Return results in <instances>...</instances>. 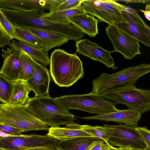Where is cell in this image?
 I'll return each instance as SVG.
<instances>
[{
  "label": "cell",
  "instance_id": "cell-29",
  "mask_svg": "<svg viewBox=\"0 0 150 150\" xmlns=\"http://www.w3.org/2000/svg\"><path fill=\"white\" fill-rule=\"evenodd\" d=\"M0 26L2 27L11 40L15 39V34L14 26L1 10Z\"/></svg>",
  "mask_w": 150,
  "mask_h": 150
},
{
  "label": "cell",
  "instance_id": "cell-6",
  "mask_svg": "<svg viewBox=\"0 0 150 150\" xmlns=\"http://www.w3.org/2000/svg\"><path fill=\"white\" fill-rule=\"evenodd\" d=\"M150 73V63H142L111 74L102 73L92 80L91 92L101 94L114 87L125 85H135L140 78Z\"/></svg>",
  "mask_w": 150,
  "mask_h": 150
},
{
  "label": "cell",
  "instance_id": "cell-14",
  "mask_svg": "<svg viewBox=\"0 0 150 150\" xmlns=\"http://www.w3.org/2000/svg\"><path fill=\"white\" fill-rule=\"evenodd\" d=\"M76 52L79 54L100 62L108 68L114 67V60L111 55L114 51L106 50L96 43L88 39L80 40L76 42Z\"/></svg>",
  "mask_w": 150,
  "mask_h": 150
},
{
  "label": "cell",
  "instance_id": "cell-38",
  "mask_svg": "<svg viewBox=\"0 0 150 150\" xmlns=\"http://www.w3.org/2000/svg\"><path fill=\"white\" fill-rule=\"evenodd\" d=\"M145 11H150V4L146 5L145 7Z\"/></svg>",
  "mask_w": 150,
  "mask_h": 150
},
{
  "label": "cell",
  "instance_id": "cell-28",
  "mask_svg": "<svg viewBox=\"0 0 150 150\" xmlns=\"http://www.w3.org/2000/svg\"><path fill=\"white\" fill-rule=\"evenodd\" d=\"M13 82L0 74V101L4 104L9 102L11 95Z\"/></svg>",
  "mask_w": 150,
  "mask_h": 150
},
{
  "label": "cell",
  "instance_id": "cell-42",
  "mask_svg": "<svg viewBox=\"0 0 150 150\" xmlns=\"http://www.w3.org/2000/svg\"><path fill=\"white\" fill-rule=\"evenodd\" d=\"M0 150H4L1 149H0Z\"/></svg>",
  "mask_w": 150,
  "mask_h": 150
},
{
  "label": "cell",
  "instance_id": "cell-24",
  "mask_svg": "<svg viewBox=\"0 0 150 150\" xmlns=\"http://www.w3.org/2000/svg\"><path fill=\"white\" fill-rule=\"evenodd\" d=\"M85 13L83 7L81 4L71 9L48 13L44 12L42 15L45 18L58 23L69 24H71L68 21L69 18L77 15Z\"/></svg>",
  "mask_w": 150,
  "mask_h": 150
},
{
  "label": "cell",
  "instance_id": "cell-2",
  "mask_svg": "<svg viewBox=\"0 0 150 150\" xmlns=\"http://www.w3.org/2000/svg\"><path fill=\"white\" fill-rule=\"evenodd\" d=\"M50 71L53 81L61 87L71 86L84 76L82 63L76 53L60 48L51 54Z\"/></svg>",
  "mask_w": 150,
  "mask_h": 150
},
{
  "label": "cell",
  "instance_id": "cell-41",
  "mask_svg": "<svg viewBox=\"0 0 150 150\" xmlns=\"http://www.w3.org/2000/svg\"><path fill=\"white\" fill-rule=\"evenodd\" d=\"M119 150H131L129 148H124L120 147L118 148Z\"/></svg>",
  "mask_w": 150,
  "mask_h": 150
},
{
  "label": "cell",
  "instance_id": "cell-17",
  "mask_svg": "<svg viewBox=\"0 0 150 150\" xmlns=\"http://www.w3.org/2000/svg\"><path fill=\"white\" fill-rule=\"evenodd\" d=\"M2 56L4 61L0 74L12 81L19 79L21 67L20 53L13 48L7 47L4 50Z\"/></svg>",
  "mask_w": 150,
  "mask_h": 150
},
{
  "label": "cell",
  "instance_id": "cell-18",
  "mask_svg": "<svg viewBox=\"0 0 150 150\" xmlns=\"http://www.w3.org/2000/svg\"><path fill=\"white\" fill-rule=\"evenodd\" d=\"M98 137L89 136L74 137L59 140L57 150H90L99 141Z\"/></svg>",
  "mask_w": 150,
  "mask_h": 150
},
{
  "label": "cell",
  "instance_id": "cell-30",
  "mask_svg": "<svg viewBox=\"0 0 150 150\" xmlns=\"http://www.w3.org/2000/svg\"><path fill=\"white\" fill-rule=\"evenodd\" d=\"M82 1V0H65L59 6L55 7L52 12L67 10L75 8L81 4Z\"/></svg>",
  "mask_w": 150,
  "mask_h": 150
},
{
  "label": "cell",
  "instance_id": "cell-1",
  "mask_svg": "<svg viewBox=\"0 0 150 150\" xmlns=\"http://www.w3.org/2000/svg\"><path fill=\"white\" fill-rule=\"evenodd\" d=\"M13 26L45 30L65 36L77 42L84 36L82 31L71 23H58L43 17L40 11L26 12L0 8Z\"/></svg>",
  "mask_w": 150,
  "mask_h": 150
},
{
  "label": "cell",
  "instance_id": "cell-31",
  "mask_svg": "<svg viewBox=\"0 0 150 150\" xmlns=\"http://www.w3.org/2000/svg\"><path fill=\"white\" fill-rule=\"evenodd\" d=\"M136 130L147 146L150 149V130L146 126L136 127Z\"/></svg>",
  "mask_w": 150,
  "mask_h": 150
},
{
  "label": "cell",
  "instance_id": "cell-4",
  "mask_svg": "<svg viewBox=\"0 0 150 150\" xmlns=\"http://www.w3.org/2000/svg\"><path fill=\"white\" fill-rule=\"evenodd\" d=\"M54 99L62 108L68 111L76 109L99 115L118 110L113 102L100 94L91 92L86 94L64 95Z\"/></svg>",
  "mask_w": 150,
  "mask_h": 150
},
{
  "label": "cell",
  "instance_id": "cell-33",
  "mask_svg": "<svg viewBox=\"0 0 150 150\" xmlns=\"http://www.w3.org/2000/svg\"><path fill=\"white\" fill-rule=\"evenodd\" d=\"M0 131L10 135H16L25 132L23 130L1 123Z\"/></svg>",
  "mask_w": 150,
  "mask_h": 150
},
{
  "label": "cell",
  "instance_id": "cell-5",
  "mask_svg": "<svg viewBox=\"0 0 150 150\" xmlns=\"http://www.w3.org/2000/svg\"><path fill=\"white\" fill-rule=\"evenodd\" d=\"M100 95L115 105H124L128 109L136 110L142 114L150 110V89L125 85L110 88Z\"/></svg>",
  "mask_w": 150,
  "mask_h": 150
},
{
  "label": "cell",
  "instance_id": "cell-34",
  "mask_svg": "<svg viewBox=\"0 0 150 150\" xmlns=\"http://www.w3.org/2000/svg\"><path fill=\"white\" fill-rule=\"evenodd\" d=\"M112 147L108 142L102 139L98 141L90 150H103Z\"/></svg>",
  "mask_w": 150,
  "mask_h": 150
},
{
  "label": "cell",
  "instance_id": "cell-7",
  "mask_svg": "<svg viewBox=\"0 0 150 150\" xmlns=\"http://www.w3.org/2000/svg\"><path fill=\"white\" fill-rule=\"evenodd\" d=\"M0 123L25 132L48 131L49 128L47 125L30 112L24 105L13 107L1 103Z\"/></svg>",
  "mask_w": 150,
  "mask_h": 150
},
{
  "label": "cell",
  "instance_id": "cell-35",
  "mask_svg": "<svg viewBox=\"0 0 150 150\" xmlns=\"http://www.w3.org/2000/svg\"><path fill=\"white\" fill-rule=\"evenodd\" d=\"M27 150H57L56 149L49 147H39L32 148Z\"/></svg>",
  "mask_w": 150,
  "mask_h": 150
},
{
  "label": "cell",
  "instance_id": "cell-40",
  "mask_svg": "<svg viewBox=\"0 0 150 150\" xmlns=\"http://www.w3.org/2000/svg\"><path fill=\"white\" fill-rule=\"evenodd\" d=\"M103 150H119V149H118V148H117L114 147L113 146L111 148L107 149H104Z\"/></svg>",
  "mask_w": 150,
  "mask_h": 150
},
{
  "label": "cell",
  "instance_id": "cell-8",
  "mask_svg": "<svg viewBox=\"0 0 150 150\" xmlns=\"http://www.w3.org/2000/svg\"><path fill=\"white\" fill-rule=\"evenodd\" d=\"M81 4L85 13L96 17L109 25L116 26L125 21L122 11L129 8L114 0H82Z\"/></svg>",
  "mask_w": 150,
  "mask_h": 150
},
{
  "label": "cell",
  "instance_id": "cell-9",
  "mask_svg": "<svg viewBox=\"0 0 150 150\" xmlns=\"http://www.w3.org/2000/svg\"><path fill=\"white\" fill-rule=\"evenodd\" d=\"M3 133L0 135V149L4 150H27L39 147L57 149L59 141L47 134L10 135Z\"/></svg>",
  "mask_w": 150,
  "mask_h": 150
},
{
  "label": "cell",
  "instance_id": "cell-13",
  "mask_svg": "<svg viewBox=\"0 0 150 150\" xmlns=\"http://www.w3.org/2000/svg\"><path fill=\"white\" fill-rule=\"evenodd\" d=\"M65 0H0V8L24 11H40L46 9L51 12L53 9Z\"/></svg>",
  "mask_w": 150,
  "mask_h": 150
},
{
  "label": "cell",
  "instance_id": "cell-16",
  "mask_svg": "<svg viewBox=\"0 0 150 150\" xmlns=\"http://www.w3.org/2000/svg\"><path fill=\"white\" fill-rule=\"evenodd\" d=\"M35 73L32 77L26 81L34 97L49 95L50 78L48 69L44 65L33 59Z\"/></svg>",
  "mask_w": 150,
  "mask_h": 150
},
{
  "label": "cell",
  "instance_id": "cell-27",
  "mask_svg": "<svg viewBox=\"0 0 150 150\" xmlns=\"http://www.w3.org/2000/svg\"><path fill=\"white\" fill-rule=\"evenodd\" d=\"M20 53L21 67L19 79L26 81L32 77L35 73L33 59L24 52Z\"/></svg>",
  "mask_w": 150,
  "mask_h": 150
},
{
  "label": "cell",
  "instance_id": "cell-3",
  "mask_svg": "<svg viewBox=\"0 0 150 150\" xmlns=\"http://www.w3.org/2000/svg\"><path fill=\"white\" fill-rule=\"evenodd\" d=\"M24 105L30 112L50 127L66 125L76 120L49 95L29 98Z\"/></svg>",
  "mask_w": 150,
  "mask_h": 150
},
{
  "label": "cell",
  "instance_id": "cell-19",
  "mask_svg": "<svg viewBox=\"0 0 150 150\" xmlns=\"http://www.w3.org/2000/svg\"><path fill=\"white\" fill-rule=\"evenodd\" d=\"M47 134L59 141L75 137L91 136L82 129L81 125L74 122L64 127H50Z\"/></svg>",
  "mask_w": 150,
  "mask_h": 150
},
{
  "label": "cell",
  "instance_id": "cell-12",
  "mask_svg": "<svg viewBox=\"0 0 150 150\" xmlns=\"http://www.w3.org/2000/svg\"><path fill=\"white\" fill-rule=\"evenodd\" d=\"M122 13L125 21L117 24L116 26L150 47V39L146 33L143 20L138 12L129 7L127 10L122 11Z\"/></svg>",
  "mask_w": 150,
  "mask_h": 150
},
{
  "label": "cell",
  "instance_id": "cell-39",
  "mask_svg": "<svg viewBox=\"0 0 150 150\" xmlns=\"http://www.w3.org/2000/svg\"><path fill=\"white\" fill-rule=\"evenodd\" d=\"M131 150H150V149L147 147L143 149H136L134 148L130 149Z\"/></svg>",
  "mask_w": 150,
  "mask_h": 150
},
{
  "label": "cell",
  "instance_id": "cell-20",
  "mask_svg": "<svg viewBox=\"0 0 150 150\" xmlns=\"http://www.w3.org/2000/svg\"><path fill=\"white\" fill-rule=\"evenodd\" d=\"M24 28L35 35L43 42L45 48V52L47 53L51 49L59 47L68 42L69 40L65 36L51 31L32 28Z\"/></svg>",
  "mask_w": 150,
  "mask_h": 150
},
{
  "label": "cell",
  "instance_id": "cell-22",
  "mask_svg": "<svg viewBox=\"0 0 150 150\" xmlns=\"http://www.w3.org/2000/svg\"><path fill=\"white\" fill-rule=\"evenodd\" d=\"M12 42V48L19 53L25 52L33 59L44 66L48 65L50 63V58L43 49L15 40H13Z\"/></svg>",
  "mask_w": 150,
  "mask_h": 150
},
{
  "label": "cell",
  "instance_id": "cell-37",
  "mask_svg": "<svg viewBox=\"0 0 150 150\" xmlns=\"http://www.w3.org/2000/svg\"><path fill=\"white\" fill-rule=\"evenodd\" d=\"M143 23L145 29L146 33L150 39V27H149L144 21H143Z\"/></svg>",
  "mask_w": 150,
  "mask_h": 150
},
{
  "label": "cell",
  "instance_id": "cell-21",
  "mask_svg": "<svg viewBox=\"0 0 150 150\" xmlns=\"http://www.w3.org/2000/svg\"><path fill=\"white\" fill-rule=\"evenodd\" d=\"M68 21L90 37H95L98 33V21L93 16L86 13L78 14L69 18Z\"/></svg>",
  "mask_w": 150,
  "mask_h": 150
},
{
  "label": "cell",
  "instance_id": "cell-23",
  "mask_svg": "<svg viewBox=\"0 0 150 150\" xmlns=\"http://www.w3.org/2000/svg\"><path fill=\"white\" fill-rule=\"evenodd\" d=\"M30 91L26 81L19 79L14 81L10 99L6 104L13 107L25 105L30 98L28 94Z\"/></svg>",
  "mask_w": 150,
  "mask_h": 150
},
{
  "label": "cell",
  "instance_id": "cell-10",
  "mask_svg": "<svg viewBox=\"0 0 150 150\" xmlns=\"http://www.w3.org/2000/svg\"><path fill=\"white\" fill-rule=\"evenodd\" d=\"M105 31L113 45L114 52L120 53L128 59L141 54L139 41L135 38L113 25H109Z\"/></svg>",
  "mask_w": 150,
  "mask_h": 150
},
{
  "label": "cell",
  "instance_id": "cell-11",
  "mask_svg": "<svg viewBox=\"0 0 150 150\" xmlns=\"http://www.w3.org/2000/svg\"><path fill=\"white\" fill-rule=\"evenodd\" d=\"M113 132L108 141L113 146L124 148L143 149L147 146L136 130V127L120 124L111 125Z\"/></svg>",
  "mask_w": 150,
  "mask_h": 150
},
{
  "label": "cell",
  "instance_id": "cell-36",
  "mask_svg": "<svg viewBox=\"0 0 150 150\" xmlns=\"http://www.w3.org/2000/svg\"><path fill=\"white\" fill-rule=\"evenodd\" d=\"M139 10L144 13L145 18L150 21V11H144L142 9H140Z\"/></svg>",
  "mask_w": 150,
  "mask_h": 150
},
{
  "label": "cell",
  "instance_id": "cell-25",
  "mask_svg": "<svg viewBox=\"0 0 150 150\" xmlns=\"http://www.w3.org/2000/svg\"><path fill=\"white\" fill-rule=\"evenodd\" d=\"M15 39L35 47L43 49L45 48L43 42L37 36L24 28L14 26Z\"/></svg>",
  "mask_w": 150,
  "mask_h": 150
},
{
  "label": "cell",
  "instance_id": "cell-15",
  "mask_svg": "<svg viewBox=\"0 0 150 150\" xmlns=\"http://www.w3.org/2000/svg\"><path fill=\"white\" fill-rule=\"evenodd\" d=\"M142 114L132 109L119 110L108 114L79 117L85 120H97L105 122L113 121L136 127L141 117Z\"/></svg>",
  "mask_w": 150,
  "mask_h": 150
},
{
  "label": "cell",
  "instance_id": "cell-32",
  "mask_svg": "<svg viewBox=\"0 0 150 150\" xmlns=\"http://www.w3.org/2000/svg\"><path fill=\"white\" fill-rule=\"evenodd\" d=\"M11 40L2 26H0V47L3 48L6 46L12 48Z\"/></svg>",
  "mask_w": 150,
  "mask_h": 150
},
{
  "label": "cell",
  "instance_id": "cell-26",
  "mask_svg": "<svg viewBox=\"0 0 150 150\" xmlns=\"http://www.w3.org/2000/svg\"><path fill=\"white\" fill-rule=\"evenodd\" d=\"M82 129L91 136L98 137L107 142L112 136L113 128L111 125L104 124L103 126L81 125Z\"/></svg>",
  "mask_w": 150,
  "mask_h": 150
}]
</instances>
